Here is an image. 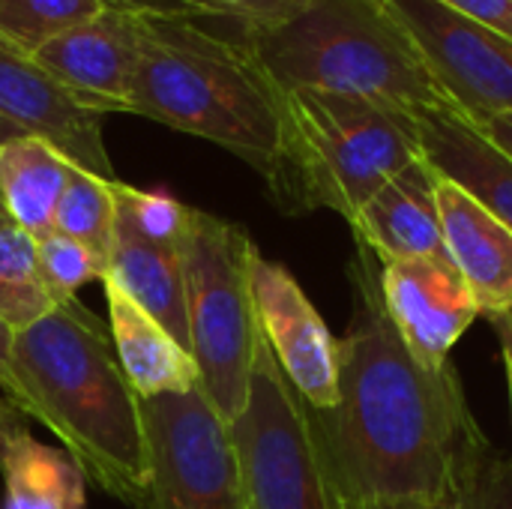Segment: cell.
Wrapping results in <instances>:
<instances>
[{"instance_id":"7","label":"cell","mask_w":512,"mask_h":509,"mask_svg":"<svg viewBox=\"0 0 512 509\" xmlns=\"http://www.w3.org/2000/svg\"><path fill=\"white\" fill-rule=\"evenodd\" d=\"M246 509H342L315 414L258 333L243 411L228 423Z\"/></svg>"},{"instance_id":"22","label":"cell","mask_w":512,"mask_h":509,"mask_svg":"<svg viewBox=\"0 0 512 509\" xmlns=\"http://www.w3.org/2000/svg\"><path fill=\"white\" fill-rule=\"evenodd\" d=\"M114 222H117L114 180H102L75 165L54 213V231L84 243L96 258L108 264L111 243H114Z\"/></svg>"},{"instance_id":"25","label":"cell","mask_w":512,"mask_h":509,"mask_svg":"<svg viewBox=\"0 0 512 509\" xmlns=\"http://www.w3.org/2000/svg\"><path fill=\"white\" fill-rule=\"evenodd\" d=\"M36 255H39V270L57 300L75 297L78 288H84L96 279L102 282L108 273V264L102 258H96L84 243H78L60 231L39 237Z\"/></svg>"},{"instance_id":"14","label":"cell","mask_w":512,"mask_h":509,"mask_svg":"<svg viewBox=\"0 0 512 509\" xmlns=\"http://www.w3.org/2000/svg\"><path fill=\"white\" fill-rule=\"evenodd\" d=\"M438 180L441 174L426 156L408 162L348 222L357 234V246L369 249L378 264L447 255Z\"/></svg>"},{"instance_id":"26","label":"cell","mask_w":512,"mask_h":509,"mask_svg":"<svg viewBox=\"0 0 512 509\" xmlns=\"http://www.w3.org/2000/svg\"><path fill=\"white\" fill-rule=\"evenodd\" d=\"M438 509H512V459L492 447Z\"/></svg>"},{"instance_id":"32","label":"cell","mask_w":512,"mask_h":509,"mask_svg":"<svg viewBox=\"0 0 512 509\" xmlns=\"http://www.w3.org/2000/svg\"><path fill=\"white\" fill-rule=\"evenodd\" d=\"M489 324L495 327V333H498V339H501V351H504L507 372H512V309L501 312V315H495Z\"/></svg>"},{"instance_id":"36","label":"cell","mask_w":512,"mask_h":509,"mask_svg":"<svg viewBox=\"0 0 512 509\" xmlns=\"http://www.w3.org/2000/svg\"><path fill=\"white\" fill-rule=\"evenodd\" d=\"M507 378H510V408H512V372H507Z\"/></svg>"},{"instance_id":"34","label":"cell","mask_w":512,"mask_h":509,"mask_svg":"<svg viewBox=\"0 0 512 509\" xmlns=\"http://www.w3.org/2000/svg\"><path fill=\"white\" fill-rule=\"evenodd\" d=\"M18 135H24V132H21L18 126H12L9 120L0 117V144H3V141H12V138H18Z\"/></svg>"},{"instance_id":"13","label":"cell","mask_w":512,"mask_h":509,"mask_svg":"<svg viewBox=\"0 0 512 509\" xmlns=\"http://www.w3.org/2000/svg\"><path fill=\"white\" fill-rule=\"evenodd\" d=\"M141 27L144 18L105 9L45 42L33 60L87 108L99 114H129Z\"/></svg>"},{"instance_id":"29","label":"cell","mask_w":512,"mask_h":509,"mask_svg":"<svg viewBox=\"0 0 512 509\" xmlns=\"http://www.w3.org/2000/svg\"><path fill=\"white\" fill-rule=\"evenodd\" d=\"M438 3L512 39V0H438Z\"/></svg>"},{"instance_id":"30","label":"cell","mask_w":512,"mask_h":509,"mask_svg":"<svg viewBox=\"0 0 512 509\" xmlns=\"http://www.w3.org/2000/svg\"><path fill=\"white\" fill-rule=\"evenodd\" d=\"M501 153H507L512 159V114H501V117H489L483 123H474Z\"/></svg>"},{"instance_id":"17","label":"cell","mask_w":512,"mask_h":509,"mask_svg":"<svg viewBox=\"0 0 512 509\" xmlns=\"http://www.w3.org/2000/svg\"><path fill=\"white\" fill-rule=\"evenodd\" d=\"M0 474L3 509H84L87 477L66 450L39 444L24 414L0 399Z\"/></svg>"},{"instance_id":"4","label":"cell","mask_w":512,"mask_h":509,"mask_svg":"<svg viewBox=\"0 0 512 509\" xmlns=\"http://www.w3.org/2000/svg\"><path fill=\"white\" fill-rule=\"evenodd\" d=\"M276 105L279 153L264 180L285 213L333 210L351 222L390 177L423 156L420 126L408 111L282 87Z\"/></svg>"},{"instance_id":"16","label":"cell","mask_w":512,"mask_h":509,"mask_svg":"<svg viewBox=\"0 0 512 509\" xmlns=\"http://www.w3.org/2000/svg\"><path fill=\"white\" fill-rule=\"evenodd\" d=\"M420 147L432 168L480 198L512 228V159L456 108L417 114Z\"/></svg>"},{"instance_id":"9","label":"cell","mask_w":512,"mask_h":509,"mask_svg":"<svg viewBox=\"0 0 512 509\" xmlns=\"http://www.w3.org/2000/svg\"><path fill=\"white\" fill-rule=\"evenodd\" d=\"M423 63L471 123L512 114V39L438 0H384Z\"/></svg>"},{"instance_id":"12","label":"cell","mask_w":512,"mask_h":509,"mask_svg":"<svg viewBox=\"0 0 512 509\" xmlns=\"http://www.w3.org/2000/svg\"><path fill=\"white\" fill-rule=\"evenodd\" d=\"M0 117L57 147L72 165L120 180L105 150L102 117L54 81L33 57L0 42Z\"/></svg>"},{"instance_id":"18","label":"cell","mask_w":512,"mask_h":509,"mask_svg":"<svg viewBox=\"0 0 512 509\" xmlns=\"http://www.w3.org/2000/svg\"><path fill=\"white\" fill-rule=\"evenodd\" d=\"M105 285L114 354L141 399L189 393L198 387L192 354L144 309H138L117 285Z\"/></svg>"},{"instance_id":"5","label":"cell","mask_w":512,"mask_h":509,"mask_svg":"<svg viewBox=\"0 0 512 509\" xmlns=\"http://www.w3.org/2000/svg\"><path fill=\"white\" fill-rule=\"evenodd\" d=\"M243 39L282 90L354 96L414 117L453 108L396 18L366 0H312L291 21Z\"/></svg>"},{"instance_id":"19","label":"cell","mask_w":512,"mask_h":509,"mask_svg":"<svg viewBox=\"0 0 512 509\" xmlns=\"http://www.w3.org/2000/svg\"><path fill=\"white\" fill-rule=\"evenodd\" d=\"M102 282L117 285L138 309H144L189 351L186 279L180 252L150 246L123 231H114L108 273Z\"/></svg>"},{"instance_id":"8","label":"cell","mask_w":512,"mask_h":509,"mask_svg":"<svg viewBox=\"0 0 512 509\" xmlns=\"http://www.w3.org/2000/svg\"><path fill=\"white\" fill-rule=\"evenodd\" d=\"M150 492L141 509H246L228 423L201 393L141 399Z\"/></svg>"},{"instance_id":"3","label":"cell","mask_w":512,"mask_h":509,"mask_svg":"<svg viewBox=\"0 0 512 509\" xmlns=\"http://www.w3.org/2000/svg\"><path fill=\"white\" fill-rule=\"evenodd\" d=\"M129 114L213 141L261 177L279 153L276 87L246 39L192 18H144Z\"/></svg>"},{"instance_id":"2","label":"cell","mask_w":512,"mask_h":509,"mask_svg":"<svg viewBox=\"0 0 512 509\" xmlns=\"http://www.w3.org/2000/svg\"><path fill=\"white\" fill-rule=\"evenodd\" d=\"M12 405L60 438L63 450L111 498L141 509L150 492V447L141 396L132 390L102 321L60 300L12 339Z\"/></svg>"},{"instance_id":"35","label":"cell","mask_w":512,"mask_h":509,"mask_svg":"<svg viewBox=\"0 0 512 509\" xmlns=\"http://www.w3.org/2000/svg\"><path fill=\"white\" fill-rule=\"evenodd\" d=\"M0 225H12L9 216H6V207H3V198H0Z\"/></svg>"},{"instance_id":"33","label":"cell","mask_w":512,"mask_h":509,"mask_svg":"<svg viewBox=\"0 0 512 509\" xmlns=\"http://www.w3.org/2000/svg\"><path fill=\"white\" fill-rule=\"evenodd\" d=\"M342 509H438L429 501H369V504H342Z\"/></svg>"},{"instance_id":"31","label":"cell","mask_w":512,"mask_h":509,"mask_svg":"<svg viewBox=\"0 0 512 509\" xmlns=\"http://www.w3.org/2000/svg\"><path fill=\"white\" fill-rule=\"evenodd\" d=\"M12 339H15V333L0 321V390L6 393V399H12V393H15V381H12Z\"/></svg>"},{"instance_id":"24","label":"cell","mask_w":512,"mask_h":509,"mask_svg":"<svg viewBox=\"0 0 512 509\" xmlns=\"http://www.w3.org/2000/svg\"><path fill=\"white\" fill-rule=\"evenodd\" d=\"M105 12L99 0H0V42L33 57L45 42Z\"/></svg>"},{"instance_id":"23","label":"cell","mask_w":512,"mask_h":509,"mask_svg":"<svg viewBox=\"0 0 512 509\" xmlns=\"http://www.w3.org/2000/svg\"><path fill=\"white\" fill-rule=\"evenodd\" d=\"M114 207H117L114 231H123L150 246L183 252L195 207H186L165 192L135 189L123 180H114Z\"/></svg>"},{"instance_id":"15","label":"cell","mask_w":512,"mask_h":509,"mask_svg":"<svg viewBox=\"0 0 512 509\" xmlns=\"http://www.w3.org/2000/svg\"><path fill=\"white\" fill-rule=\"evenodd\" d=\"M438 210L444 249L483 318L512 309V228L504 225L480 198L441 174Z\"/></svg>"},{"instance_id":"6","label":"cell","mask_w":512,"mask_h":509,"mask_svg":"<svg viewBox=\"0 0 512 509\" xmlns=\"http://www.w3.org/2000/svg\"><path fill=\"white\" fill-rule=\"evenodd\" d=\"M255 249L240 225L195 210L180 252L189 354L198 366L201 393L225 423L243 411L255 366L258 321L249 282Z\"/></svg>"},{"instance_id":"1","label":"cell","mask_w":512,"mask_h":509,"mask_svg":"<svg viewBox=\"0 0 512 509\" xmlns=\"http://www.w3.org/2000/svg\"><path fill=\"white\" fill-rule=\"evenodd\" d=\"M354 318L339 339V399L312 411L342 504H444L492 450L462 381L447 363L426 366L402 342L378 288L372 252L351 264Z\"/></svg>"},{"instance_id":"20","label":"cell","mask_w":512,"mask_h":509,"mask_svg":"<svg viewBox=\"0 0 512 509\" xmlns=\"http://www.w3.org/2000/svg\"><path fill=\"white\" fill-rule=\"evenodd\" d=\"M72 162L36 135H18L0 144V198L15 228L30 237L54 231V213L69 183Z\"/></svg>"},{"instance_id":"37","label":"cell","mask_w":512,"mask_h":509,"mask_svg":"<svg viewBox=\"0 0 512 509\" xmlns=\"http://www.w3.org/2000/svg\"><path fill=\"white\" fill-rule=\"evenodd\" d=\"M366 3H372V6H384V0H366Z\"/></svg>"},{"instance_id":"11","label":"cell","mask_w":512,"mask_h":509,"mask_svg":"<svg viewBox=\"0 0 512 509\" xmlns=\"http://www.w3.org/2000/svg\"><path fill=\"white\" fill-rule=\"evenodd\" d=\"M378 288L402 342L426 366L447 363L453 345L480 318L474 294L447 255L378 264Z\"/></svg>"},{"instance_id":"21","label":"cell","mask_w":512,"mask_h":509,"mask_svg":"<svg viewBox=\"0 0 512 509\" xmlns=\"http://www.w3.org/2000/svg\"><path fill=\"white\" fill-rule=\"evenodd\" d=\"M57 303L39 270L36 237L15 225H0V321L12 333H21Z\"/></svg>"},{"instance_id":"10","label":"cell","mask_w":512,"mask_h":509,"mask_svg":"<svg viewBox=\"0 0 512 509\" xmlns=\"http://www.w3.org/2000/svg\"><path fill=\"white\" fill-rule=\"evenodd\" d=\"M249 282L258 333L282 375L312 411H330L339 399V339L285 264L255 249Z\"/></svg>"},{"instance_id":"27","label":"cell","mask_w":512,"mask_h":509,"mask_svg":"<svg viewBox=\"0 0 512 509\" xmlns=\"http://www.w3.org/2000/svg\"><path fill=\"white\" fill-rule=\"evenodd\" d=\"M225 21L237 24L243 36L273 30L300 15L312 0H213Z\"/></svg>"},{"instance_id":"28","label":"cell","mask_w":512,"mask_h":509,"mask_svg":"<svg viewBox=\"0 0 512 509\" xmlns=\"http://www.w3.org/2000/svg\"><path fill=\"white\" fill-rule=\"evenodd\" d=\"M108 12L135 18H192V21H225L213 0H99Z\"/></svg>"}]
</instances>
